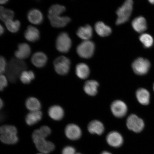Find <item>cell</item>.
I'll list each match as a JSON object with an SVG mask.
<instances>
[{
  "label": "cell",
  "instance_id": "cell-39",
  "mask_svg": "<svg viewBox=\"0 0 154 154\" xmlns=\"http://www.w3.org/2000/svg\"><path fill=\"white\" fill-rule=\"evenodd\" d=\"M8 0H1L0 1V3H1V4H5V3H6L8 2Z\"/></svg>",
  "mask_w": 154,
  "mask_h": 154
},
{
  "label": "cell",
  "instance_id": "cell-31",
  "mask_svg": "<svg viewBox=\"0 0 154 154\" xmlns=\"http://www.w3.org/2000/svg\"><path fill=\"white\" fill-rule=\"evenodd\" d=\"M5 24L7 29L13 33L18 32L20 26V21L18 20H8L5 22Z\"/></svg>",
  "mask_w": 154,
  "mask_h": 154
},
{
  "label": "cell",
  "instance_id": "cell-6",
  "mask_svg": "<svg viewBox=\"0 0 154 154\" xmlns=\"http://www.w3.org/2000/svg\"><path fill=\"white\" fill-rule=\"evenodd\" d=\"M72 42L70 36L66 32H62L57 36L55 46L60 52H68L72 47Z\"/></svg>",
  "mask_w": 154,
  "mask_h": 154
},
{
  "label": "cell",
  "instance_id": "cell-35",
  "mask_svg": "<svg viewBox=\"0 0 154 154\" xmlns=\"http://www.w3.org/2000/svg\"><path fill=\"white\" fill-rule=\"evenodd\" d=\"M7 64L5 58L3 56L0 57V73L3 74L6 70Z\"/></svg>",
  "mask_w": 154,
  "mask_h": 154
},
{
  "label": "cell",
  "instance_id": "cell-14",
  "mask_svg": "<svg viewBox=\"0 0 154 154\" xmlns=\"http://www.w3.org/2000/svg\"><path fill=\"white\" fill-rule=\"evenodd\" d=\"M52 26L55 28H63L66 26L71 21L70 17L67 16H48Z\"/></svg>",
  "mask_w": 154,
  "mask_h": 154
},
{
  "label": "cell",
  "instance_id": "cell-1",
  "mask_svg": "<svg viewBox=\"0 0 154 154\" xmlns=\"http://www.w3.org/2000/svg\"><path fill=\"white\" fill-rule=\"evenodd\" d=\"M24 61L15 58H12L7 65L6 72L8 78L12 82H14L23 71L27 67Z\"/></svg>",
  "mask_w": 154,
  "mask_h": 154
},
{
  "label": "cell",
  "instance_id": "cell-43",
  "mask_svg": "<svg viewBox=\"0 0 154 154\" xmlns=\"http://www.w3.org/2000/svg\"><path fill=\"white\" fill-rule=\"evenodd\" d=\"M153 90H154V85H153Z\"/></svg>",
  "mask_w": 154,
  "mask_h": 154
},
{
  "label": "cell",
  "instance_id": "cell-20",
  "mask_svg": "<svg viewBox=\"0 0 154 154\" xmlns=\"http://www.w3.org/2000/svg\"><path fill=\"white\" fill-rule=\"evenodd\" d=\"M88 132L92 134L100 135L104 131V125L100 121L94 120L90 122L88 127Z\"/></svg>",
  "mask_w": 154,
  "mask_h": 154
},
{
  "label": "cell",
  "instance_id": "cell-23",
  "mask_svg": "<svg viewBox=\"0 0 154 154\" xmlns=\"http://www.w3.org/2000/svg\"><path fill=\"white\" fill-rule=\"evenodd\" d=\"M25 106L29 112L40 111L42 107L40 101L37 98L34 97L28 98L25 102Z\"/></svg>",
  "mask_w": 154,
  "mask_h": 154
},
{
  "label": "cell",
  "instance_id": "cell-10",
  "mask_svg": "<svg viewBox=\"0 0 154 154\" xmlns=\"http://www.w3.org/2000/svg\"><path fill=\"white\" fill-rule=\"evenodd\" d=\"M112 113L117 118L124 117L128 112V108L126 104L120 100H116L111 105Z\"/></svg>",
  "mask_w": 154,
  "mask_h": 154
},
{
  "label": "cell",
  "instance_id": "cell-18",
  "mask_svg": "<svg viewBox=\"0 0 154 154\" xmlns=\"http://www.w3.org/2000/svg\"><path fill=\"white\" fill-rule=\"evenodd\" d=\"M43 116V113L40 110L29 112L26 116L25 121L28 126H33L42 120Z\"/></svg>",
  "mask_w": 154,
  "mask_h": 154
},
{
  "label": "cell",
  "instance_id": "cell-42",
  "mask_svg": "<svg viewBox=\"0 0 154 154\" xmlns=\"http://www.w3.org/2000/svg\"><path fill=\"white\" fill-rule=\"evenodd\" d=\"M37 154H44L42 153H39Z\"/></svg>",
  "mask_w": 154,
  "mask_h": 154
},
{
  "label": "cell",
  "instance_id": "cell-8",
  "mask_svg": "<svg viewBox=\"0 0 154 154\" xmlns=\"http://www.w3.org/2000/svg\"><path fill=\"white\" fill-rule=\"evenodd\" d=\"M150 66V63L148 60L139 57L133 63L132 68L137 75H143L149 72Z\"/></svg>",
  "mask_w": 154,
  "mask_h": 154
},
{
  "label": "cell",
  "instance_id": "cell-41",
  "mask_svg": "<svg viewBox=\"0 0 154 154\" xmlns=\"http://www.w3.org/2000/svg\"><path fill=\"white\" fill-rule=\"evenodd\" d=\"M150 3L154 5V1H153V0H151V1H149Z\"/></svg>",
  "mask_w": 154,
  "mask_h": 154
},
{
  "label": "cell",
  "instance_id": "cell-17",
  "mask_svg": "<svg viewBox=\"0 0 154 154\" xmlns=\"http://www.w3.org/2000/svg\"><path fill=\"white\" fill-rule=\"evenodd\" d=\"M27 18L31 23L35 25L42 23L43 20V15L41 11L35 8L31 9L28 11Z\"/></svg>",
  "mask_w": 154,
  "mask_h": 154
},
{
  "label": "cell",
  "instance_id": "cell-36",
  "mask_svg": "<svg viewBox=\"0 0 154 154\" xmlns=\"http://www.w3.org/2000/svg\"><path fill=\"white\" fill-rule=\"evenodd\" d=\"M62 154H76L75 149L72 146H66L63 149Z\"/></svg>",
  "mask_w": 154,
  "mask_h": 154
},
{
  "label": "cell",
  "instance_id": "cell-30",
  "mask_svg": "<svg viewBox=\"0 0 154 154\" xmlns=\"http://www.w3.org/2000/svg\"><path fill=\"white\" fill-rule=\"evenodd\" d=\"M66 11V8L64 6L59 4L52 5L48 10V16H55L60 15L61 13Z\"/></svg>",
  "mask_w": 154,
  "mask_h": 154
},
{
  "label": "cell",
  "instance_id": "cell-37",
  "mask_svg": "<svg viewBox=\"0 0 154 154\" xmlns=\"http://www.w3.org/2000/svg\"><path fill=\"white\" fill-rule=\"evenodd\" d=\"M4 32V29L2 26L1 25H0V34L1 35Z\"/></svg>",
  "mask_w": 154,
  "mask_h": 154
},
{
  "label": "cell",
  "instance_id": "cell-13",
  "mask_svg": "<svg viewBox=\"0 0 154 154\" xmlns=\"http://www.w3.org/2000/svg\"><path fill=\"white\" fill-rule=\"evenodd\" d=\"M48 113L50 118L55 121L62 120L65 115L64 109L61 106L58 105L51 106L48 109Z\"/></svg>",
  "mask_w": 154,
  "mask_h": 154
},
{
  "label": "cell",
  "instance_id": "cell-5",
  "mask_svg": "<svg viewBox=\"0 0 154 154\" xmlns=\"http://www.w3.org/2000/svg\"><path fill=\"white\" fill-rule=\"evenodd\" d=\"M70 65V60L63 56L57 57L54 61V68L55 72L60 75H65L68 74Z\"/></svg>",
  "mask_w": 154,
  "mask_h": 154
},
{
  "label": "cell",
  "instance_id": "cell-22",
  "mask_svg": "<svg viewBox=\"0 0 154 154\" xmlns=\"http://www.w3.org/2000/svg\"><path fill=\"white\" fill-rule=\"evenodd\" d=\"M99 84L94 80H90L86 81L84 84V90L87 95L94 96L97 93V89Z\"/></svg>",
  "mask_w": 154,
  "mask_h": 154
},
{
  "label": "cell",
  "instance_id": "cell-26",
  "mask_svg": "<svg viewBox=\"0 0 154 154\" xmlns=\"http://www.w3.org/2000/svg\"><path fill=\"white\" fill-rule=\"evenodd\" d=\"M75 72L79 78L85 79L89 76L90 70L89 67L85 63H79L76 66Z\"/></svg>",
  "mask_w": 154,
  "mask_h": 154
},
{
  "label": "cell",
  "instance_id": "cell-25",
  "mask_svg": "<svg viewBox=\"0 0 154 154\" xmlns=\"http://www.w3.org/2000/svg\"><path fill=\"white\" fill-rule=\"evenodd\" d=\"M76 34L79 38L84 40V41L89 40L93 34V30L89 25H86L85 26L79 28Z\"/></svg>",
  "mask_w": 154,
  "mask_h": 154
},
{
  "label": "cell",
  "instance_id": "cell-4",
  "mask_svg": "<svg viewBox=\"0 0 154 154\" xmlns=\"http://www.w3.org/2000/svg\"><path fill=\"white\" fill-rule=\"evenodd\" d=\"M133 4V1L131 0H128L117 10L116 13L118 18L116 22L117 25L122 24L128 20L131 14Z\"/></svg>",
  "mask_w": 154,
  "mask_h": 154
},
{
  "label": "cell",
  "instance_id": "cell-9",
  "mask_svg": "<svg viewBox=\"0 0 154 154\" xmlns=\"http://www.w3.org/2000/svg\"><path fill=\"white\" fill-rule=\"evenodd\" d=\"M126 125L128 129L134 132L139 133L143 129L144 126L143 120L135 114H131L127 119Z\"/></svg>",
  "mask_w": 154,
  "mask_h": 154
},
{
  "label": "cell",
  "instance_id": "cell-15",
  "mask_svg": "<svg viewBox=\"0 0 154 154\" xmlns=\"http://www.w3.org/2000/svg\"><path fill=\"white\" fill-rule=\"evenodd\" d=\"M30 53L29 45L26 43H22L18 44V49L15 51L14 55L16 58L23 60L28 57Z\"/></svg>",
  "mask_w": 154,
  "mask_h": 154
},
{
  "label": "cell",
  "instance_id": "cell-16",
  "mask_svg": "<svg viewBox=\"0 0 154 154\" xmlns=\"http://www.w3.org/2000/svg\"><path fill=\"white\" fill-rule=\"evenodd\" d=\"M48 60L47 55L41 51L36 52L32 55L31 61L36 67L41 68L45 66Z\"/></svg>",
  "mask_w": 154,
  "mask_h": 154
},
{
  "label": "cell",
  "instance_id": "cell-24",
  "mask_svg": "<svg viewBox=\"0 0 154 154\" xmlns=\"http://www.w3.org/2000/svg\"><path fill=\"white\" fill-rule=\"evenodd\" d=\"M136 97L137 100L141 104L147 105L150 101V94L147 90L144 88H140L136 92Z\"/></svg>",
  "mask_w": 154,
  "mask_h": 154
},
{
  "label": "cell",
  "instance_id": "cell-19",
  "mask_svg": "<svg viewBox=\"0 0 154 154\" xmlns=\"http://www.w3.org/2000/svg\"><path fill=\"white\" fill-rule=\"evenodd\" d=\"M24 36L28 41L34 42L39 39L40 32L35 27L29 26L24 32Z\"/></svg>",
  "mask_w": 154,
  "mask_h": 154
},
{
  "label": "cell",
  "instance_id": "cell-21",
  "mask_svg": "<svg viewBox=\"0 0 154 154\" xmlns=\"http://www.w3.org/2000/svg\"><path fill=\"white\" fill-rule=\"evenodd\" d=\"M132 27L136 32L142 33L147 29V24L145 18L140 16L135 18L132 23Z\"/></svg>",
  "mask_w": 154,
  "mask_h": 154
},
{
  "label": "cell",
  "instance_id": "cell-27",
  "mask_svg": "<svg viewBox=\"0 0 154 154\" xmlns=\"http://www.w3.org/2000/svg\"><path fill=\"white\" fill-rule=\"evenodd\" d=\"M95 28L97 33L102 37L109 36L112 32L111 28L102 22L96 23L95 25Z\"/></svg>",
  "mask_w": 154,
  "mask_h": 154
},
{
  "label": "cell",
  "instance_id": "cell-28",
  "mask_svg": "<svg viewBox=\"0 0 154 154\" xmlns=\"http://www.w3.org/2000/svg\"><path fill=\"white\" fill-rule=\"evenodd\" d=\"M35 78L34 72L31 70H24L21 72L19 78L21 82L24 84H28L31 82Z\"/></svg>",
  "mask_w": 154,
  "mask_h": 154
},
{
  "label": "cell",
  "instance_id": "cell-11",
  "mask_svg": "<svg viewBox=\"0 0 154 154\" xmlns=\"http://www.w3.org/2000/svg\"><path fill=\"white\" fill-rule=\"evenodd\" d=\"M64 133L66 137L71 140L79 139L82 135V131L78 125L74 124L67 125L65 127Z\"/></svg>",
  "mask_w": 154,
  "mask_h": 154
},
{
  "label": "cell",
  "instance_id": "cell-38",
  "mask_svg": "<svg viewBox=\"0 0 154 154\" xmlns=\"http://www.w3.org/2000/svg\"><path fill=\"white\" fill-rule=\"evenodd\" d=\"M4 106V102L1 99L0 100V108L2 109Z\"/></svg>",
  "mask_w": 154,
  "mask_h": 154
},
{
  "label": "cell",
  "instance_id": "cell-44",
  "mask_svg": "<svg viewBox=\"0 0 154 154\" xmlns=\"http://www.w3.org/2000/svg\"><path fill=\"white\" fill-rule=\"evenodd\" d=\"M76 154H80V153H76Z\"/></svg>",
  "mask_w": 154,
  "mask_h": 154
},
{
  "label": "cell",
  "instance_id": "cell-40",
  "mask_svg": "<svg viewBox=\"0 0 154 154\" xmlns=\"http://www.w3.org/2000/svg\"><path fill=\"white\" fill-rule=\"evenodd\" d=\"M101 154H112L110 152H109L107 151H104L103 152H102V153Z\"/></svg>",
  "mask_w": 154,
  "mask_h": 154
},
{
  "label": "cell",
  "instance_id": "cell-3",
  "mask_svg": "<svg viewBox=\"0 0 154 154\" xmlns=\"http://www.w3.org/2000/svg\"><path fill=\"white\" fill-rule=\"evenodd\" d=\"M32 138L36 147L40 152L44 154L51 153L54 149V144L46 140L38 134L37 130H35L32 133Z\"/></svg>",
  "mask_w": 154,
  "mask_h": 154
},
{
  "label": "cell",
  "instance_id": "cell-33",
  "mask_svg": "<svg viewBox=\"0 0 154 154\" xmlns=\"http://www.w3.org/2000/svg\"><path fill=\"white\" fill-rule=\"evenodd\" d=\"M40 135L44 138H47L51 133V130L49 126L44 125L37 129Z\"/></svg>",
  "mask_w": 154,
  "mask_h": 154
},
{
  "label": "cell",
  "instance_id": "cell-29",
  "mask_svg": "<svg viewBox=\"0 0 154 154\" xmlns=\"http://www.w3.org/2000/svg\"><path fill=\"white\" fill-rule=\"evenodd\" d=\"M14 13L10 9L5 8L1 6L0 7V19L5 23L11 20L14 18Z\"/></svg>",
  "mask_w": 154,
  "mask_h": 154
},
{
  "label": "cell",
  "instance_id": "cell-34",
  "mask_svg": "<svg viewBox=\"0 0 154 154\" xmlns=\"http://www.w3.org/2000/svg\"><path fill=\"white\" fill-rule=\"evenodd\" d=\"M8 85V81L7 77L3 74L0 75V90L2 91Z\"/></svg>",
  "mask_w": 154,
  "mask_h": 154
},
{
  "label": "cell",
  "instance_id": "cell-7",
  "mask_svg": "<svg viewBox=\"0 0 154 154\" xmlns=\"http://www.w3.org/2000/svg\"><path fill=\"white\" fill-rule=\"evenodd\" d=\"M95 45L93 42L90 40L84 41L77 47V53L81 57L88 59L93 55L95 51Z\"/></svg>",
  "mask_w": 154,
  "mask_h": 154
},
{
  "label": "cell",
  "instance_id": "cell-32",
  "mask_svg": "<svg viewBox=\"0 0 154 154\" xmlns=\"http://www.w3.org/2000/svg\"><path fill=\"white\" fill-rule=\"evenodd\" d=\"M140 40L146 48L151 47L154 43L152 37L150 35L146 33L140 35Z\"/></svg>",
  "mask_w": 154,
  "mask_h": 154
},
{
  "label": "cell",
  "instance_id": "cell-2",
  "mask_svg": "<svg viewBox=\"0 0 154 154\" xmlns=\"http://www.w3.org/2000/svg\"><path fill=\"white\" fill-rule=\"evenodd\" d=\"M0 139L4 143L14 144L18 141V130L14 126L3 125L0 128Z\"/></svg>",
  "mask_w": 154,
  "mask_h": 154
},
{
  "label": "cell",
  "instance_id": "cell-12",
  "mask_svg": "<svg viewBox=\"0 0 154 154\" xmlns=\"http://www.w3.org/2000/svg\"><path fill=\"white\" fill-rule=\"evenodd\" d=\"M109 145L113 147H119L122 145L124 142L123 137L118 132L112 131L107 134L106 138Z\"/></svg>",
  "mask_w": 154,
  "mask_h": 154
}]
</instances>
